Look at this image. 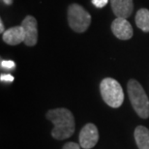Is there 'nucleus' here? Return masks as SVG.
Segmentation results:
<instances>
[{
  "label": "nucleus",
  "instance_id": "20e7f679",
  "mask_svg": "<svg viewBox=\"0 0 149 149\" xmlns=\"http://www.w3.org/2000/svg\"><path fill=\"white\" fill-rule=\"evenodd\" d=\"M67 17L71 29L77 33H83L90 26V14L79 4L74 3L68 7Z\"/></svg>",
  "mask_w": 149,
  "mask_h": 149
},
{
  "label": "nucleus",
  "instance_id": "9b49d317",
  "mask_svg": "<svg viewBox=\"0 0 149 149\" xmlns=\"http://www.w3.org/2000/svg\"><path fill=\"white\" fill-rule=\"evenodd\" d=\"M136 24L143 32H149V10L139 9L136 15Z\"/></svg>",
  "mask_w": 149,
  "mask_h": 149
},
{
  "label": "nucleus",
  "instance_id": "f3484780",
  "mask_svg": "<svg viewBox=\"0 0 149 149\" xmlns=\"http://www.w3.org/2000/svg\"><path fill=\"white\" fill-rule=\"evenodd\" d=\"M3 3H5L6 5H12L13 4V0H2Z\"/></svg>",
  "mask_w": 149,
  "mask_h": 149
},
{
  "label": "nucleus",
  "instance_id": "f8f14e48",
  "mask_svg": "<svg viewBox=\"0 0 149 149\" xmlns=\"http://www.w3.org/2000/svg\"><path fill=\"white\" fill-rule=\"evenodd\" d=\"M1 67L4 68V69H7V70H12L16 67V64H15L14 61H11V60H2Z\"/></svg>",
  "mask_w": 149,
  "mask_h": 149
},
{
  "label": "nucleus",
  "instance_id": "6e6552de",
  "mask_svg": "<svg viewBox=\"0 0 149 149\" xmlns=\"http://www.w3.org/2000/svg\"><path fill=\"white\" fill-rule=\"evenodd\" d=\"M2 39L6 44L10 45V46H17V45H19L20 43H24V30H23L22 25L14 26V27L7 29L3 33Z\"/></svg>",
  "mask_w": 149,
  "mask_h": 149
},
{
  "label": "nucleus",
  "instance_id": "f257e3e1",
  "mask_svg": "<svg viewBox=\"0 0 149 149\" xmlns=\"http://www.w3.org/2000/svg\"><path fill=\"white\" fill-rule=\"evenodd\" d=\"M46 117L54 125L52 130L53 139L63 141L73 136L74 133V117L68 109L60 108L50 109L47 112Z\"/></svg>",
  "mask_w": 149,
  "mask_h": 149
},
{
  "label": "nucleus",
  "instance_id": "423d86ee",
  "mask_svg": "<svg viewBox=\"0 0 149 149\" xmlns=\"http://www.w3.org/2000/svg\"><path fill=\"white\" fill-rule=\"evenodd\" d=\"M25 34L24 44L27 47H33L38 42V23L34 17L26 16L22 24Z\"/></svg>",
  "mask_w": 149,
  "mask_h": 149
},
{
  "label": "nucleus",
  "instance_id": "39448f33",
  "mask_svg": "<svg viewBox=\"0 0 149 149\" xmlns=\"http://www.w3.org/2000/svg\"><path fill=\"white\" fill-rule=\"evenodd\" d=\"M99 141V132L96 125L87 123L83 126L79 133V145L81 148L91 149L97 144Z\"/></svg>",
  "mask_w": 149,
  "mask_h": 149
},
{
  "label": "nucleus",
  "instance_id": "1a4fd4ad",
  "mask_svg": "<svg viewBox=\"0 0 149 149\" xmlns=\"http://www.w3.org/2000/svg\"><path fill=\"white\" fill-rule=\"evenodd\" d=\"M112 12L117 17L127 19L134 11L133 0H111Z\"/></svg>",
  "mask_w": 149,
  "mask_h": 149
},
{
  "label": "nucleus",
  "instance_id": "4468645a",
  "mask_svg": "<svg viewBox=\"0 0 149 149\" xmlns=\"http://www.w3.org/2000/svg\"><path fill=\"white\" fill-rule=\"evenodd\" d=\"M62 149H80V145L76 142H67L66 144H64Z\"/></svg>",
  "mask_w": 149,
  "mask_h": 149
},
{
  "label": "nucleus",
  "instance_id": "7ed1b4c3",
  "mask_svg": "<svg viewBox=\"0 0 149 149\" xmlns=\"http://www.w3.org/2000/svg\"><path fill=\"white\" fill-rule=\"evenodd\" d=\"M100 92L104 102L113 109H117L124 102V92L120 83L111 77H106L100 83Z\"/></svg>",
  "mask_w": 149,
  "mask_h": 149
},
{
  "label": "nucleus",
  "instance_id": "f03ea898",
  "mask_svg": "<svg viewBox=\"0 0 149 149\" xmlns=\"http://www.w3.org/2000/svg\"><path fill=\"white\" fill-rule=\"evenodd\" d=\"M127 90L136 114L141 118L147 119L149 117V98L141 84L138 80L131 79L127 83Z\"/></svg>",
  "mask_w": 149,
  "mask_h": 149
},
{
  "label": "nucleus",
  "instance_id": "dca6fc26",
  "mask_svg": "<svg viewBox=\"0 0 149 149\" xmlns=\"http://www.w3.org/2000/svg\"><path fill=\"white\" fill-rule=\"evenodd\" d=\"M6 30H5V27H4V23H3V20L0 19V33H4Z\"/></svg>",
  "mask_w": 149,
  "mask_h": 149
},
{
  "label": "nucleus",
  "instance_id": "0eeeda50",
  "mask_svg": "<svg viewBox=\"0 0 149 149\" xmlns=\"http://www.w3.org/2000/svg\"><path fill=\"white\" fill-rule=\"evenodd\" d=\"M113 35L120 40H130L133 37L134 30L131 23L124 17H116L111 23Z\"/></svg>",
  "mask_w": 149,
  "mask_h": 149
},
{
  "label": "nucleus",
  "instance_id": "ddd939ff",
  "mask_svg": "<svg viewBox=\"0 0 149 149\" xmlns=\"http://www.w3.org/2000/svg\"><path fill=\"white\" fill-rule=\"evenodd\" d=\"M92 1V4H93L95 7L97 8H103L108 4L109 0H91Z\"/></svg>",
  "mask_w": 149,
  "mask_h": 149
},
{
  "label": "nucleus",
  "instance_id": "9d476101",
  "mask_svg": "<svg viewBox=\"0 0 149 149\" xmlns=\"http://www.w3.org/2000/svg\"><path fill=\"white\" fill-rule=\"evenodd\" d=\"M135 141L139 149H149V130L144 126H138L135 129Z\"/></svg>",
  "mask_w": 149,
  "mask_h": 149
},
{
  "label": "nucleus",
  "instance_id": "2eb2a0df",
  "mask_svg": "<svg viewBox=\"0 0 149 149\" xmlns=\"http://www.w3.org/2000/svg\"><path fill=\"white\" fill-rule=\"evenodd\" d=\"M1 80L2 81L12 82L14 80V77L12 74H1Z\"/></svg>",
  "mask_w": 149,
  "mask_h": 149
}]
</instances>
